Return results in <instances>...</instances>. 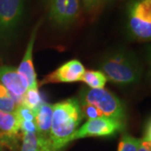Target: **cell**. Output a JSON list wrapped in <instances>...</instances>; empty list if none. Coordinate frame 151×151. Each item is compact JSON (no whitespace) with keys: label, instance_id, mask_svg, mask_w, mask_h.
I'll return each mask as SVG.
<instances>
[{"label":"cell","instance_id":"1","mask_svg":"<svg viewBox=\"0 0 151 151\" xmlns=\"http://www.w3.org/2000/svg\"><path fill=\"white\" fill-rule=\"evenodd\" d=\"M83 119L81 105L76 98L53 104L50 142L53 151H59L69 143Z\"/></svg>","mask_w":151,"mask_h":151},{"label":"cell","instance_id":"2","mask_svg":"<svg viewBox=\"0 0 151 151\" xmlns=\"http://www.w3.org/2000/svg\"><path fill=\"white\" fill-rule=\"evenodd\" d=\"M100 70L107 79L115 84L127 86L136 84L142 76V66L137 56L125 48L109 51L100 63Z\"/></svg>","mask_w":151,"mask_h":151},{"label":"cell","instance_id":"3","mask_svg":"<svg viewBox=\"0 0 151 151\" xmlns=\"http://www.w3.org/2000/svg\"><path fill=\"white\" fill-rule=\"evenodd\" d=\"M79 103L94 106L103 117L124 122L125 108L119 97L105 88L92 89L83 87L79 95Z\"/></svg>","mask_w":151,"mask_h":151},{"label":"cell","instance_id":"4","mask_svg":"<svg viewBox=\"0 0 151 151\" xmlns=\"http://www.w3.org/2000/svg\"><path fill=\"white\" fill-rule=\"evenodd\" d=\"M26 0H0V45L15 37L25 13Z\"/></svg>","mask_w":151,"mask_h":151},{"label":"cell","instance_id":"5","mask_svg":"<svg viewBox=\"0 0 151 151\" xmlns=\"http://www.w3.org/2000/svg\"><path fill=\"white\" fill-rule=\"evenodd\" d=\"M49 18L55 26L67 28L78 19L81 12L79 0H49Z\"/></svg>","mask_w":151,"mask_h":151},{"label":"cell","instance_id":"6","mask_svg":"<svg viewBox=\"0 0 151 151\" xmlns=\"http://www.w3.org/2000/svg\"><path fill=\"white\" fill-rule=\"evenodd\" d=\"M124 128L123 122L116 119L102 117L87 120L80 129L76 131L71 141L86 137H108L122 131Z\"/></svg>","mask_w":151,"mask_h":151},{"label":"cell","instance_id":"7","mask_svg":"<svg viewBox=\"0 0 151 151\" xmlns=\"http://www.w3.org/2000/svg\"><path fill=\"white\" fill-rule=\"evenodd\" d=\"M0 83L9 92L11 97L17 105L21 104L23 97L29 87L24 76L19 74L15 68L4 65L0 67Z\"/></svg>","mask_w":151,"mask_h":151},{"label":"cell","instance_id":"8","mask_svg":"<svg viewBox=\"0 0 151 151\" xmlns=\"http://www.w3.org/2000/svg\"><path fill=\"white\" fill-rule=\"evenodd\" d=\"M85 70V67L80 60H70L46 76L41 81V85L81 81Z\"/></svg>","mask_w":151,"mask_h":151},{"label":"cell","instance_id":"9","mask_svg":"<svg viewBox=\"0 0 151 151\" xmlns=\"http://www.w3.org/2000/svg\"><path fill=\"white\" fill-rule=\"evenodd\" d=\"M40 21L39 22L33 29L31 35H30V38H29V42L27 44L26 50L24 52V55L19 67L17 68L19 73L26 78L28 84H29V87H38L36 73H35V70L34 68V64H33V50H34V45L35 43V39L37 36V32L39 27H40Z\"/></svg>","mask_w":151,"mask_h":151},{"label":"cell","instance_id":"10","mask_svg":"<svg viewBox=\"0 0 151 151\" xmlns=\"http://www.w3.org/2000/svg\"><path fill=\"white\" fill-rule=\"evenodd\" d=\"M20 131V121L15 113L0 111V138L2 145L10 146L14 143L16 136Z\"/></svg>","mask_w":151,"mask_h":151},{"label":"cell","instance_id":"11","mask_svg":"<svg viewBox=\"0 0 151 151\" xmlns=\"http://www.w3.org/2000/svg\"><path fill=\"white\" fill-rule=\"evenodd\" d=\"M53 105L42 103L35 115V122L37 128V134L50 140V134L52 123Z\"/></svg>","mask_w":151,"mask_h":151},{"label":"cell","instance_id":"12","mask_svg":"<svg viewBox=\"0 0 151 151\" xmlns=\"http://www.w3.org/2000/svg\"><path fill=\"white\" fill-rule=\"evenodd\" d=\"M127 30L133 40L141 42L151 41V23L142 21L128 14Z\"/></svg>","mask_w":151,"mask_h":151},{"label":"cell","instance_id":"13","mask_svg":"<svg viewBox=\"0 0 151 151\" xmlns=\"http://www.w3.org/2000/svg\"><path fill=\"white\" fill-rule=\"evenodd\" d=\"M21 151H53L50 142L37 133H22Z\"/></svg>","mask_w":151,"mask_h":151},{"label":"cell","instance_id":"14","mask_svg":"<svg viewBox=\"0 0 151 151\" xmlns=\"http://www.w3.org/2000/svg\"><path fill=\"white\" fill-rule=\"evenodd\" d=\"M128 14L142 21L151 23V0H133L128 7Z\"/></svg>","mask_w":151,"mask_h":151},{"label":"cell","instance_id":"15","mask_svg":"<svg viewBox=\"0 0 151 151\" xmlns=\"http://www.w3.org/2000/svg\"><path fill=\"white\" fill-rule=\"evenodd\" d=\"M107 77L101 70H85L81 81L92 89L104 88L107 83Z\"/></svg>","mask_w":151,"mask_h":151},{"label":"cell","instance_id":"16","mask_svg":"<svg viewBox=\"0 0 151 151\" xmlns=\"http://www.w3.org/2000/svg\"><path fill=\"white\" fill-rule=\"evenodd\" d=\"M22 104H24L30 110H32L33 113L35 115L38 108L42 104L41 97L39 92L38 87H28L27 91L23 97Z\"/></svg>","mask_w":151,"mask_h":151},{"label":"cell","instance_id":"17","mask_svg":"<svg viewBox=\"0 0 151 151\" xmlns=\"http://www.w3.org/2000/svg\"><path fill=\"white\" fill-rule=\"evenodd\" d=\"M141 143L142 139H140L125 134L120 139L118 151H138Z\"/></svg>","mask_w":151,"mask_h":151},{"label":"cell","instance_id":"18","mask_svg":"<svg viewBox=\"0 0 151 151\" xmlns=\"http://www.w3.org/2000/svg\"><path fill=\"white\" fill-rule=\"evenodd\" d=\"M17 118L20 122H33L35 121V113L32 110L24 106V104H19L15 111Z\"/></svg>","mask_w":151,"mask_h":151},{"label":"cell","instance_id":"19","mask_svg":"<svg viewBox=\"0 0 151 151\" xmlns=\"http://www.w3.org/2000/svg\"><path fill=\"white\" fill-rule=\"evenodd\" d=\"M17 105L13 98L9 97H0V111L4 113H15Z\"/></svg>","mask_w":151,"mask_h":151},{"label":"cell","instance_id":"20","mask_svg":"<svg viewBox=\"0 0 151 151\" xmlns=\"http://www.w3.org/2000/svg\"><path fill=\"white\" fill-rule=\"evenodd\" d=\"M80 105H81L82 114L85 115L86 118L88 119V120H90V119H98V118L103 117V114L97 110V108H96L94 106H92L91 104L80 103Z\"/></svg>","mask_w":151,"mask_h":151},{"label":"cell","instance_id":"21","mask_svg":"<svg viewBox=\"0 0 151 151\" xmlns=\"http://www.w3.org/2000/svg\"><path fill=\"white\" fill-rule=\"evenodd\" d=\"M79 2L89 14H96L103 7L101 0H79Z\"/></svg>","mask_w":151,"mask_h":151},{"label":"cell","instance_id":"22","mask_svg":"<svg viewBox=\"0 0 151 151\" xmlns=\"http://www.w3.org/2000/svg\"><path fill=\"white\" fill-rule=\"evenodd\" d=\"M20 130L22 133H37L35 122H20Z\"/></svg>","mask_w":151,"mask_h":151},{"label":"cell","instance_id":"23","mask_svg":"<svg viewBox=\"0 0 151 151\" xmlns=\"http://www.w3.org/2000/svg\"><path fill=\"white\" fill-rule=\"evenodd\" d=\"M142 141L151 144V119L146 124L145 129V135Z\"/></svg>","mask_w":151,"mask_h":151},{"label":"cell","instance_id":"24","mask_svg":"<svg viewBox=\"0 0 151 151\" xmlns=\"http://www.w3.org/2000/svg\"><path fill=\"white\" fill-rule=\"evenodd\" d=\"M146 57H147V62H148V66H149V76L151 79V45L148 46L147 48Z\"/></svg>","mask_w":151,"mask_h":151},{"label":"cell","instance_id":"25","mask_svg":"<svg viewBox=\"0 0 151 151\" xmlns=\"http://www.w3.org/2000/svg\"><path fill=\"white\" fill-rule=\"evenodd\" d=\"M138 151H151V149L150 147V145H149L146 142L142 141V143H141V145L140 146H139Z\"/></svg>","mask_w":151,"mask_h":151},{"label":"cell","instance_id":"26","mask_svg":"<svg viewBox=\"0 0 151 151\" xmlns=\"http://www.w3.org/2000/svg\"><path fill=\"white\" fill-rule=\"evenodd\" d=\"M113 1H115V0H101L103 6L105 5V4H109V3H112Z\"/></svg>","mask_w":151,"mask_h":151},{"label":"cell","instance_id":"27","mask_svg":"<svg viewBox=\"0 0 151 151\" xmlns=\"http://www.w3.org/2000/svg\"><path fill=\"white\" fill-rule=\"evenodd\" d=\"M43 2H45V3H48V1L49 0H42Z\"/></svg>","mask_w":151,"mask_h":151},{"label":"cell","instance_id":"28","mask_svg":"<svg viewBox=\"0 0 151 151\" xmlns=\"http://www.w3.org/2000/svg\"><path fill=\"white\" fill-rule=\"evenodd\" d=\"M147 144H148V145H150V149H151V144H149V143H147Z\"/></svg>","mask_w":151,"mask_h":151},{"label":"cell","instance_id":"29","mask_svg":"<svg viewBox=\"0 0 151 151\" xmlns=\"http://www.w3.org/2000/svg\"><path fill=\"white\" fill-rule=\"evenodd\" d=\"M1 146H2V145H1V139H0V148H1Z\"/></svg>","mask_w":151,"mask_h":151}]
</instances>
